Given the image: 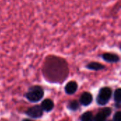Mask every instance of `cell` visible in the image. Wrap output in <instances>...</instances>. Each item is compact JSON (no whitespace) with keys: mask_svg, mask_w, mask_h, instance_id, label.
<instances>
[{"mask_svg":"<svg viewBox=\"0 0 121 121\" xmlns=\"http://www.w3.org/2000/svg\"><path fill=\"white\" fill-rule=\"evenodd\" d=\"M114 100L116 103V106L118 107L120 106V104L121 101V89H118L114 94Z\"/></svg>","mask_w":121,"mask_h":121,"instance_id":"cell-10","label":"cell"},{"mask_svg":"<svg viewBox=\"0 0 121 121\" xmlns=\"http://www.w3.org/2000/svg\"><path fill=\"white\" fill-rule=\"evenodd\" d=\"M43 72L46 79L51 82H61L68 74L67 62L59 57L49 56L46 58Z\"/></svg>","mask_w":121,"mask_h":121,"instance_id":"cell-1","label":"cell"},{"mask_svg":"<svg viewBox=\"0 0 121 121\" xmlns=\"http://www.w3.org/2000/svg\"><path fill=\"white\" fill-rule=\"evenodd\" d=\"M103 59L108 62H117L119 61V57L113 53H105L102 55Z\"/></svg>","mask_w":121,"mask_h":121,"instance_id":"cell-7","label":"cell"},{"mask_svg":"<svg viewBox=\"0 0 121 121\" xmlns=\"http://www.w3.org/2000/svg\"><path fill=\"white\" fill-rule=\"evenodd\" d=\"M43 89L39 86H34L29 89L28 91L26 94V97L29 101L36 103L41 100V99L43 97Z\"/></svg>","mask_w":121,"mask_h":121,"instance_id":"cell-2","label":"cell"},{"mask_svg":"<svg viewBox=\"0 0 121 121\" xmlns=\"http://www.w3.org/2000/svg\"><path fill=\"white\" fill-rule=\"evenodd\" d=\"M79 107V104L77 101H72L69 104L68 108L72 111H77Z\"/></svg>","mask_w":121,"mask_h":121,"instance_id":"cell-12","label":"cell"},{"mask_svg":"<svg viewBox=\"0 0 121 121\" xmlns=\"http://www.w3.org/2000/svg\"><path fill=\"white\" fill-rule=\"evenodd\" d=\"M106 117L101 111L97 113L95 118H94V121H106Z\"/></svg>","mask_w":121,"mask_h":121,"instance_id":"cell-13","label":"cell"},{"mask_svg":"<svg viewBox=\"0 0 121 121\" xmlns=\"http://www.w3.org/2000/svg\"><path fill=\"white\" fill-rule=\"evenodd\" d=\"M93 100L92 95L89 92H84L80 97V103L83 106H89Z\"/></svg>","mask_w":121,"mask_h":121,"instance_id":"cell-5","label":"cell"},{"mask_svg":"<svg viewBox=\"0 0 121 121\" xmlns=\"http://www.w3.org/2000/svg\"><path fill=\"white\" fill-rule=\"evenodd\" d=\"M111 94H112V91L110 88L108 87L102 88L100 90L99 94L97 96L96 101L98 104L101 106H104L105 104H106L111 99Z\"/></svg>","mask_w":121,"mask_h":121,"instance_id":"cell-3","label":"cell"},{"mask_svg":"<svg viewBox=\"0 0 121 121\" xmlns=\"http://www.w3.org/2000/svg\"><path fill=\"white\" fill-rule=\"evenodd\" d=\"M22 121H31L30 120H28V119H25V120H23Z\"/></svg>","mask_w":121,"mask_h":121,"instance_id":"cell-16","label":"cell"},{"mask_svg":"<svg viewBox=\"0 0 121 121\" xmlns=\"http://www.w3.org/2000/svg\"><path fill=\"white\" fill-rule=\"evenodd\" d=\"M94 117L93 114L91 112H86L84 113L81 118V121H93Z\"/></svg>","mask_w":121,"mask_h":121,"instance_id":"cell-11","label":"cell"},{"mask_svg":"<svg viewBox=\"0 0 121 121\" xmlns=\"http://www.w3.org/2000/svg\"><path fill=\"white\" fill-rule=\"evenodd\" d=\"M101 112L106 116V117H108L111 113V109L110 108H104V109L101 110Z\"/></svg>","mask_w":121,"mask_h":121,"instance_id":"cell-14","label":"cell"},{"mask_svg":"<svg viewBox=\"0 0 121 121\" xmlns=\"http://www.w3.org/2000/svg\"><path fill=\"white\" fill-rule=\"evenodd\" d=\"M77 87H78L77 84L74 81L69 82L65 86V92L67 94H73L77 90Z\"/></svg>","mask_w":121,"mask_h":121,"instance_id":"cell-6","label":"cell"},{"mask_svg":"<svg viewBox=\"0 0 121 121\" xmlns=\"http://www.w3.org/2000/svg\"><path fill=\"white\" fill-rule=\"evenodd\" d=\"M40 107L43 109V111L48 112V111H50L53 108L54 104L50 99H45L42 102Z\"/></svg>","mask_w":121,"mask_h":121,"instance_id":"cell-8","label":"cell"},{"mask_svg":"<svg viewBox=\"0 0 121 121\" xmlns=\"http://www.w3.org/2000/svg\"><path fill=\"white\" fill-rule=\"evenodd\" d=\"M113 121H121V112L120 111L115 113V115L113 116Z\"/></svg>","mask_w":121,"mask_h":121,"instance_id":"cell-15","label":"cell"},{"mask_svg":"<svg viewBox=\"0 0 121 121\" xmlns=\"http://www.w3.org/2000/svg\"><path fill=\"white\" fill-rule=\"evenodd\" d=\"M26 114L33 118H38L43 116V109L39 106H35L30 108L27 111Z\"/></svg>","mask_w":121,"mask_h":121,"instance_id":"cell-4","label":"cell"},{"mask_svg":"<svg viewBox=\"0 0 121 121\" xmlns=\"http://www.w3.org/2000/svg\"><path fill=\"white\" fill-rule=\"evenodd\" d=\"M104 66L99 62H91L87 65V68L91 70H101L104 69Z\"/></svg>","mask_w":121,"mask_h":121,"instance_id":"cell-9","label":"cell"}]
</instances>
